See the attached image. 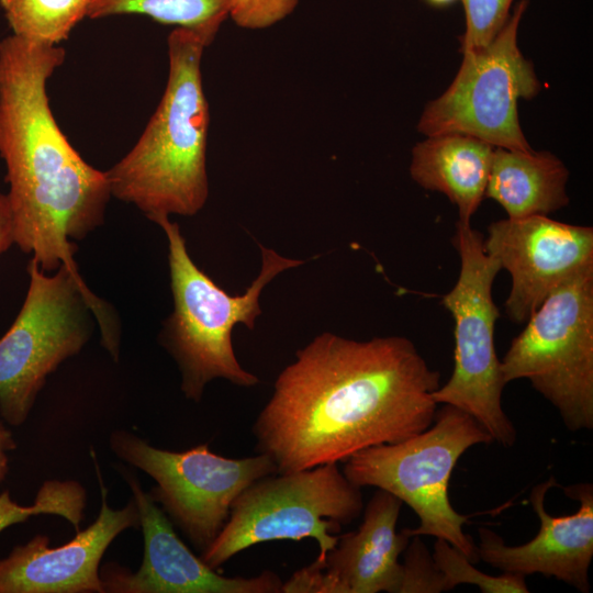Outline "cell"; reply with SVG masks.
Wrapping results in <instances>:
<instances>
[{
  "label": "cell",
  "instance_id": "1",
  "mask_svg": "<svg viewBox=\"0 0 593 593\" xmlns=\"http://www.w3.org/2000/svg\"><path fill=\"white\" fill-rule=\"evenodd\" d=\"M439 379L405 337L322 333L278 374L251 428L256 451L284 473L403 440L433 423Z\"/></svg>",
  "mask_w": 593,
  "mask_h": 593
},
{
  "label": "cell",
  "instance_id": "2",
  "mask_svg": "<svg viewBox=\"0 0 593 593\" xmlns=\"http://www.w3.org/2000/svg\"><path fill=\"white\" fill-rule=\"evenodd\" d=\"M66 52L8 35L0 41V156L7 169L14 244L45 272L78 271L72 240L102 225L111 192L57 124L47 82Z\"/></svg>",
  "mask_w": 593,
  "mask_h": 593
},
{
  "label": "cell",
  "instance_id": "3",
  "mask_svg": "<svg viewBox=\"0 0 593 593\" xmlns=\"http://www.w3.org/2000/svg\"><path fill=\"white\" fill-rule=\"evenodd\" d=\"M208 46L191 30L176 27L168 35L169 70L160 102L135 145L105 171L111 195L150 221L193 216L209 198L210 111L201 74Z\"/></svg>",
  "mask_w": 593,
  "mask_h": 593
},
{
  "label": "cell",
  "instance_id": "4",
  "mask_svg": "<svg viewBox=\"0 0 593 593\" xmlns=\"http://www.w3.org/2000/svg\"><path fill=\"white\" fill-rule=\"evenodd\" d=\"M165 232L168 240V264L174 311L164 322L160 342L174 357L181 373L184 396L200 402L205 385L214 379L251 388L259 383L254 373L238 362L232 332L237 324L255 328L261 314L259 296L273 278L305 260L287 258L258 244L261 268L240 295H231L219 287L191 259L177 222L169 216L152 220Z\"/></svg>",
  "mask_w": 593,
  "mask_h": 593
},
{
  "label": "cell",
  "instance_id": "5",
  "mask_svg": "<svg viewBox=\"0 0 593 593\" xmlns=\"http://www.w3.org/2000/svg\"><path fill=\"white\" fill-rule=\"evenodd\" d=\"M24 302L0 338V415L19 426L27 418L46 378L77 355L91 333L90 313L100 327L101 344L118 360L116 314L65 266L47 276L36 260L27 264Z\"/></svg>",
  "mask_w": 593,
  "mask_h": 593
},
{
  "label": "cell",
  "instance_id": "6",
  "mask_svg": "<svg viewBox=\"0 0 593 593\" xmlns=\"http://www.w3.org/2000/svg\"><path fill=\"white\" fill-rule=\"evenodd\" d=\"M490 443V435L471 415L444 404L426 429L354 454L343 472L359 488L374 486L407 504L419 519L417 527L406 528L411 537L444 539L473 561L477 546L462 530L468 517L450 503L449 480L465 451Z\"/></svg>",
  "mask_w": 593,
  "mask_h": 593
},
{
  "label": "cell",
  "instance_id": "7",
  "mask_svg": "<svg viewBox=\"0 0 593 593\" xmlns=\"http://www.w3.org/2000/svg\"><path fill=\"white\" fill-rule=\"evenodd\" d=\"M363 510L361 488L329 462L275 473L249 484L232 504L228 519L201 559L219 569L240 551L271 540L315 539L323 562L343 525Z\"/></svg>",
  "mask_w": 593,
  "mask_h": 593
},
{
  "label": "cell",
  "instance_id": "8",
  "mask_svg": "<svg viewBox=\"0 0 593 593\" xmlns=\"http://www.w3.org/2000/svg\"><path fill=\"white\" fill-rule=\"evenodd\" d=\"M503 380H529L570 432L593 428V265L562 281L501 361Z\"/></svg>",
  "mask_w": 593,
  "mask_h": 593
},
{
  "label": "cell",
  "instance_id": "9",
  "mask_svg": "<svg viewBox=\"0 0 593 593\" xmlns=\"http://www.w3.org/2000/svg\"><path fill=\"white\" fill-rule=\"evenodd\" d=\"M483 235L458 221L452 245L460 256V272L443 305L455 321V365L450 379L434 391L437 404L452 405L471 415L492 441L511 447L516 429L502 407L505 387L494 346L500 312L492 298L499 261L484 248Z\"/></svg>",
  "mask_w": 593,
  "mask_h": 593
},
{
  "label": "cell",
  "instance_id": "10",
  "mask_svg": "<svg viewBox=\"0 0 593 593\" xmlns=\"http://www.w3.org/2000/svg\"><path fill=\"white\" fill-rule=\"evenodd\" d=\"M528 5L519 1L486 46L463 52L449 88L425 108L417 130L426 136L466 134L491 146L532 150L518 121L519 98L535 97L540 83L517 46V30Z\"/></svg>",
  "mask_w": 593,
  "mask_h": 593
},
{
  "label": "cell",
  "instance_id": "11",
  "mask_svg": "<svg viewBox=\"0 0 593 593\" xmlns=\"http://www.w3.org/2000/svg\"><path fill=\"white\" fill-rule=\"evenodd\" d=\"M111 446L120 458L156 481L149 494L201 553L221 533L242 491L260 478L278 473L265 454L227 458L212 452L208 444L177 452L116 432Z\"/></svg>",
  "mask_w": 593,
  "mask_h": 593
},
{
  "label": "cell",
  "instance_id": "12",
  "mask_svg": "<svg viewBox=\"0 0 593 593\" xmlns=\"http://www.w3.org/2000/svg\"><path fill=\"white\" fill-rule=\"evenodd\" d=\"M485 251L512 278L507 316L527 322L545 299L577 270L593 265V228L547 215L507 217L488 226Z\"/></svg>",
  "mask_w": 593,
  "mask_h": 593
},
{
  "label": "cell",
  "instance_id": "13",
  "mask_svg": "<svg viewBox=\"0 0 593 593\" xmlns=\"http://www.w3.org/2000/svg\"><path fill=\"white\" fill-rule=\"evenodd\" d=\"M144 536L139 569L100 570L104 592L116 593H282L283 581L269 570L251 578L224 577L198 558L178 537L172 523L138 481L128 475Z\"/></svg>",
  "mask_w": 593,
  "mask_h": 593
},
{
  "label": "cell",
  "instance_id": "14",
  "mask_svg": "<svg viewBox=\"0 0 593 593\" xmlns=\"http://www.w3.org/2000/svg\"><path fill=\"white\" fill-rule=\"evenodd\" d=\"M555 485L556 479L550 477L530 493L532 506L540 519L539 532L532 540L508 546L496 533L481 527L477 555L503 572L555 577L589 593V568L593 558V485L578 483L563 488L580 506L572 515L551 516L545 508V497Z\"/></svg>",
  "mask_w": 593,
  "mask_h": 593
},
{
  "label": "cell",
  "instance_id": "15",
  "mask_svg": "<svg viewBox=\"0 0 593 593\" xmlns=\"http://www.w3.org/2000/svg\"><path fill=\"white\" fill-rule=\"evenodd\" d=\"M98 478L102 505L94 523L55 548L45 535L14 547L0 560V593L104 592L99 570L103 553L123 530L139 527V516L134 501L123 508H111L99 470Z\"/></svg>",
  "mask_w": 593,
  "mask_h": 593
},
{
  "label": "cell",
  "instance_id": "16",
  "mask_svg": "<svg viewBox=\"0 0 593 593\" xmlns=\"http://www.w3.org/2000/svg\"><path fill=\"white\" fill-rule=\"evenodd\" d=\"M402 502L378 489L368 502L356 532L338 536L323 564L344 593H399L402 581L400 555L411 536L396 532Z\"/></svg>",
  "mask_w": 593,
  "mask_h": 593
},
{
  "label": "cell",
  "instance_id": "17",
  "mask_svg": "<svg viewBox=\"0 0 593 593\" xmlns=\"http://www.w3.org/2000/svg\"><path fill=\"white\" fill-rule=\"evenodd\" d=\"M493 146L466 134L429 136L412 150L410 174L421 187L444 193L470 223L488 183Z\"/></svg>",
  "mask_w": 593,
  "mask_h": 593
},
{
  "label": "cell",
  "instance_id": "18",
  "mask_svg": "<svg viewBox=\"0 0 593 593\" xmlns=\"http://www.w3.org/2000/svg\"><path fill=\"white\" fill-rule=\"evenodd\" d=\"M569 171L548 152L493 150L485 193L503 206L508 217L547 215L569 203Z\"/></svg>",
  "mask_w": 593,
  "mask_h": 593
},
{
  "label": "cell",
  "instance_id": "19",
  "mask_svg": "<svg viewBox=\"0 0 593 593\" xmlns=\"http://www.w3.org/2000/svg\"><path fill=\"white\" fill-rule=\"evenodd\" d=\"M232 0H90L87 18L143 14L154 21L191 30L210 45L228 18Z\"/></svg>",
  "mask_w": 593,
  "mask_h": 593
},
{
  "label": "cell",
  "instance_id": "20",
  "mask_svg": "<svg viewBox=\"0 0 593 593\" xmlns=\"http://www.w3.org/2000/svg\"><path fill=\"white\" fill-rule=\"evenodd\" d=\"M90 0H0L12 34L59 45L87 16Z\"/></svg>",
  "mask_w": 593,
  "mask_h": 593
},
{
  "label": "cell",
  "instance_id": "21",
  "mask_svg": "<svg viewBox=\"0 0 593 593\" xmlns=\"http://www.w3.org/2000/svg\"><path fill=\"white\" fill-rule=\"evenodd\" d=\"M86 506V492L75 481H47L38 490L32 505H20L8 491L0 493V534L31 516L54 514L67 519L78 532Z\"/></svg>",
  "mask_w": 593,
  "mask_h": 593
},
{
  "label": "cell",
  "instance_id": "22",
  "mask_svg": "<svg viewBox=\"0 0 593 593\" xmlns=\"http://www.w3.org/2000/svg\"><path fill=\"white\" fill-rule=\"evenodd\" d=\"M434 560L444 574L448 591L467 583L477 585L483 593H527L525 575L503 572L489 575L472 566V561L444 539H436Z\"/></svg>",
  "mask_w": 593,
  "mask_h": 593
},
{
  "label": "cell",
  "instance_id": "23",
  "mask_svg": "<svg viewBox=\"0 0 593 593\" xmlns=\"http://www.w3.org/2000/svg\"><path fill=\"white\" fill-rule=\"evenodd\" d=\"M466 14V31L460 52L489 45L508 20L513 0H461Z\"/></svg>",
  "mask_w": 593,
  "mask_h": 593
},
{
  "label": "cell",
  "instance_id": "24",
  "mask_svg": "<svg viewBox=\"0 0 593 593\" xmlns=\"http://www.w3.org/2000/svg\"><path fill=\"white\" fill-rule=\"evenodd\" d=\"M405 548L402 563V581L399 593H438L448 591L444 574L437 567L433 553L421 540L412 536Z\"/></svg>",
  "mask_w": 593,
  "mask_h": 593
},
{
  "label": "cell",
  "instance_id": "25",
  "mask_svg": "<svg viewBox=\"0 0 593 593\" xmlns=\"http://www.w3.org/2000/svg\"><path fill=\"white\" fill-rule=\"evenodd\" d=\"M299 0H232L228 16L247 30H264L290 15Z\"/></svg>",
  "mask_w": 593,
  "mask_h": 593
},
{
  "label": "cell",
  "instance_id": "26",
  "mask_svg": "<svg viewBox=\"0 0 593 593\" xmlns=\"http://www.w3.org/2000/svg\"><path fill=\"white\" fill-rule=\"evenodd\" d=\"M344 593L339 582L325 569L323 562L313 561L295 571L282 583V593Z\"/></svg>",
  "mask_w": 593,
  "mask_h": 593
},
{
  "label": "cell",
  "instance_id": "27",
  "mask_svg": "<svg viewBox=\"0 0 593 593\" xmlns=\"http://www.w3.org/2000/svg\"><path fill=\"white\" fill-rule=\"evenodd\" d=\"M14 244L12 216L5 194L0 192V255Z\"/></svg>",
  "mask_w": 593,
  "mask_h": 593
},
{
  "label": "cell",
  "instance_id": "28",
  "mask_svg": "<svg viewBox=\"0 0 593 593\" xmlns=\"http://www.w3.org/2000/svg\"><path fill=\"white\" fill-rule=\"evenodd\" d=\"M0 415V482L8 472V452L15 448L12 433L5 427Z\"/></svg>",
  "mask_w": 593,
  "mask_h": 593
},
{
  "label": "cell",
  "instance_id": "29",
  "mask_svg": "<svg viewBox=\"0 0 593 593\" xmlns=\"http://www.w3.org/2000/svg\"><path fill=\"white\" fill-rule=\"evenodd\" d=\"M430 4L441 7L451 3L455 0H427Z\"/></svg>",
  "mask_w": 593,
  "mask_h": 593
}]
</instances>
